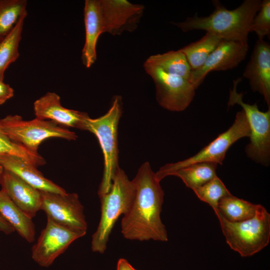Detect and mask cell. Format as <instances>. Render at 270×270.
I'll return each mask as SVG.
<instances>
[{
  "mask_svg": "<svg viewBox=\"0 0 270 270\" xmlns=\"http://www.w3.org/2000/svg\"><path fill=\"white\" fill-rule=\"evenodd\" d=\"M132 181L134 196L121 221L122 236L140 242H167V230L160 218L164 192L148 162L141 165Z\"/></svg>",
  "mask_w": 270,
  "mask_h": 270,
  "instance_id": "6da1fadb",
  "label": "cell"
},
{
  "mask_svg": "<svg viewBox=\"0 0 270 270\" xmlns=\"http://www.w3.org/2000/svg\"><path fill=\"white\" fill-rule=\"evenodd\" d=\"M261 2L245 0L237 8L228 10L219 1L213 0L215 8L209 16H199L196 14L183 22L172 23L184 32L204 30L222 40L248 42L252 22Z\"/></svg>",
  "mask_w": 270,
  "mask_h": 270,
  "instance_id": "7a4b0ae2",
  "label": "cell"
},
{
  "mask_svg": "<svg viewBox=\"0 0 270 270\" xmlns=\"http://www.w3.org/2000/svg\"><path fill=\"white\" fill-rule=\"evenodd\" d=\"M134 192L132 181L119 168L108 192L99 197L101 214L97 228L92 236L91 248L93 252H104L114 226L118 218L128 210Z\"/></svg>",
  "mask_w": 270,
  "mask_h": 270,
  "instance_id": "3957f363",
  "label": "cell"
},
{
  "mask_svg": "<svg viewBox=\"0 0 270 270\" xmlns=\"http://www.w3.org/2000/svg\"><path fill=\"white\" fill-rule=\"evenodd\" d=\"M122 112V97L116 96L106 114L96 118H89L86 121V130L96 136L104 156L103 176L98 192L99 197L108 192L120 168L118 129Z\"/></svg>",
  "mask_w": 270,
  "mask_h": 270,
  "instance_id": "277c9868",
  "label": "cell"
},
{
  "mask_svg": "<svg viewBox=\"0 0 270 270\" xmlns=\"http://www.w3.org/2000/svg\"><path fill=\"white\" fill-rule=\"evenodd\" d=\"M227 244L242 257L252 256L262 250L270 240V214L258 204L254 216L238 222L226 220L215 213Z\"/></svg>",
  "mask_w": 270,
  "mask_h": 270,
  "instance_id": "5b68a950",
  "label": "cell"
},
{
  "mask_svg": "<svg viewBox=\"0 0 270 270\" xmlns=\"http://www.w3.org/2000/svg\"><path fill=\"white\" fill-rule=\"evenodd\" d=\"M0 128L12 140L36 153L40 144L48 138H58L71 140L78 138L74 132L52 121L36 118L24 120L17 114L0 119Z\"/></svg>",
  "mask_w": 270,
  "mask_h": 270,
  "instance_id": "8992f818",
  "label": "cell"
},
{
  "mask_svg": "<svg viewBox=\"0 0 270 270\" xmlns=\"http://www.w3.org/2000/svg\"><path fill=\"white\" fill-rule=\"evenodd\" d=\"M250 128L246 116L242 110L239 111L236 114L234 123L226 132L220 134L194 156L162 166L155 173L156 178L160 182L177 170L197 162H212L222 164L230 146L242 138L250 137Z\"/></svg>",
  "mask_w": 270,
  "mask_h": 270,
  "instance_id": "52a82bcc",
  "label": "cell"
},
{
  "mask_svg": "<svg viewBox=\"0 0 270 270\" xmlns=\"http://www.w3.org/2000/svg\"><path fill=\"white\" fill-rule=\"evenodd\" d=\"M240 80V78L234 80L228 106L240 105L248 119L250 131V142L245 150L248 156L256 162L268 166L270 157V109L262 112L256 104L245 103L242 100L243 94L236 90Z\"/></svg>",
  "mask_w": 270,
  "mask_h": 270,
  "instance_id": "ba28073f",
  "label": "cell"
},
{
  "mask_svg": "<svg viewBox=\"0 0 270 270\" xmlns=\"http://www.w3.org/2000/svg\"><path fill=\"white\" fill-rule=\"evenodd\" d=\"M144 68L154 81L156 100L160 106L170 111L181 112L189 106L196 90L188 80L168 74L146 61Z\"/></svg>",
  "mask_w": 270,
  "mask_h": 270,
  "instance_id": "9c48e42d",
  "label": "cell"
},
{
  "mask_svg": "<svg viewBox=\"0 0 270 270\" xmlns=\"http://www.w3.org/2000/svg\"><path fill=\"white\" fill-rule=\"evenodd\" d=\"M86 233L62 226L47 218L45 228L32 247V258L39 266L48 267L72 242Z\"/></svg>",
  "mask_w": 270,
  "mask_h": 270,
  "instance_id": "30bf717a",
  "label": "cell"
},
{
  "mask_svg": "<svg viewBox=\"0 0 270 270\" xmlns=\"http://www.w3.org/2000/svg\"><path fill=\"white\" fill-rule=\"evenodd\" d=\"M41 209L47 218L66 228L86 232L84 206L76 193L41 192Z\"/></svg>",
  "mask_w": 270,
  "mask_h": 270,
  "instance_id": "8fae6325",
  "label": "cell"
},
{
  "mask_svg": "<svg viewBox=\"0 0 270 270\" xmlns=\"http://www.w3.org/2000/svg\"><path fill=\"white\" fill-rule=\"evenodd\" d=\"M104 32L114 36L134 31L144 6L126 0H99Z\"/></svg>",
  "mask_w": 270,
  "mask_h": 270,
  "instance_id": "7c38bea8",
  "label": "cell"
},
{
  "mask_svg": "<svg viewBox=\"0 0 270 270\" xmlns=\"http://www.w3.org/2000/svg\"><path fill=\"white\" fill-rule=\"evenodd\" d=\"M248 48V42L222 40L202 67L191 72L190 82L196 90L210 72L236 67L245 59Z\"/></svg>",
  "mask_w": 270,
  "mask_h": 270,
  "instance_id": "4fadbf2b",
  "label": "cell"
},
{
  "mask_svg": "<svg viewBox=\"0 0 270 270\" xmlns=\"http://www.w3.org/2000/svg\"><path fill=\"white\" fill-rule=\"evenodd\" d=\"M34 110L36 118L84 130H86V121L90 118L86 112L64 108L60 96L55 92H48L36 100Z\"/></svg>",
  "mask_w": 270,
  "mask_h": 270,
  "instance_id": "5bb4252c",
  "label": "cell"
},
{
  "mask_svg": "<svg viewBox=\"0 0 270 270\" xmlns=\"http://www.w3.org/2000/svg\"><path fill=\"white\" fill-rule=\"evenodd\" d=\"M243 76L248 80L253 92L263 96L270 109V45L268 42L258 40Z\"/></svg>",
  "mask_w": 270,
  "mask_h": 270,
  "instance_id": "9a60e30c",
  "label": "cell"
},
{
  "mask_svg": "<svg viewBox=\"0 0 270 270\" xmlns=\"http://www.w3.org/2000/svg\"><path fill=\"white\" fill-rule=\"evenodd\" d=\"M0 184L13 202L31 218L40 210L41 191L15 174L4 169L0 177Z\"/></svg>",
  "mask_w": 270,
  "mask_h": 270,
  "instance_id": "2e32d148",
  "label": "cell"
},
{
  "mask_svg": "<svg viewBox=\"0 0 270 270\" xmlns=\"http://www.w3.org/2000/svg\"><path fill=\"white\" fill-rule=\"evenodd\" d=\"M84 21L86 38L82 59L84 65L89 68L96 60L97 42L100 36L104 32L99 0L85 1Z\"/></svg>",
  "mask_w": 270,
  "mask_h": 270,
  "instance_id": "e0dca14e",
  "label": "cell"
},
{
  "mask_svg": "<svg viewBox=\"0 0 270 270\" xmlns=\"http://www.w3.org/2000/svg\"><path fill=\"white\" fill-rule=\"evenodd\" d=\"M0 164L8 170L41 192L65 194L62 187L45 178L36 166L24 160L12 156L0 155Z\"/></svg>",
  "mask_w": 270,
  "mask_h": 270,
  "instance_id": "ac0fdd59",
  "label": "cell"
},
{
  "mask_svg": "<svg viewBox=\"0 0 270 270\" xmlns=\"http://www.w3.org/2000/svg\"><path fill=\"white\" fill-rule=\"evenodd\" d=\"M0 214L19 235L28 242L35 238V226L32 218L24 213L8 196L0 190Z\"/></svg>",
  "mask_w": 270,
  "mask_h": 270,
  "instance_id": "d6986e66",
  "label": "cell"
},
{
  "mask_svg": "<svg viewBox=\"0 0 270 270\" xmlns=\"http://www.w3.org/2000/svg\"><path fill=\"white\" fill-rule=\"evenodd\" d=\"M222 40L209 32L180 50L184 54L192 71L200 68Z\"/></svg>",
  "mask_w": 270,
  "mask_h": 270,
  "instance_id": "ffe728a7",
  "label": "cell"
},
{
  "mask_svg": "<svg viewBox=\"0 0 270 270\" xmlns=\"http://www.w3.org/2000/svg\"><path fill=\"white\" fill-rule=\"evenodd\" d=\"M217 166L212 162H197L179 169L171 176L178 177L188 188L194 190L216 176Z\"/></svg>",
  "mask_w": 270,
  "mask_h": 270,
  "instance_id": "44dd1931",
  "label": "cell"
},
{
  "mask_svg": "<svg viewBox=\"0 0 270 270\" xmlns=\"http://www.w3.org/2000/svg\"><path fill=\"white\" fill-rule=\"evenodd\" d=\"M146 61L168 74L190 80L192 70L184 54L180 50L150 56Z\"/></svg>",
  "mask_w": 270,
  "mask_h": 270,
  "instance_id": "7402d4cb",
  "label": "cell"
},
{
  "mask_svg": "<svg viewBox=\"0 0 270 270\" xmlns=\"http://www.w3.org/2000/svg\"><path fill=\"white\" fill-rule=\"evenodd\" d=\"M27 12L20 18L12 30L0 41V80H3L4 72L8 66L18 58L19 44L24 20L26 17Z\"/></svg>",
  "mask_w": 270,
  "mask_h": 270,
  "instance_id": "603a6c76",
  "label": "cell"
},
{
  "mask_svg": "<svg viewBox=\"0 0 270 270\" xmlns=\"http://www.w3.org/2000/svg\"><path fill=\"white\" fill-rule=\"evenodd\" d=\"M258 206L231 194L220 201L214 212L220 213L228 221L238 222L253 217Z\"/></svg>",
  "mask_w": 270,
  "mask_h": 270,
  "instance_id": "cb8c5ba5",
  "label": "cell"
},
{
  "mask_svg": "<svg viewBox=\"0 0 270 270\" xmlns=\"http://www.w3.org/2000/svg\"><path fill=\"white\" fill-rule=\"evenodd\" d=\"M26 0H0V41L14 28L26 12Z\"/></svg>",
  "mask_w": 270,
  "mask_h": 270,
  "instance_id": "d4e9b609",
  "label": "cell"
},
{
  "mask_svg": "<svg viewBox=\"0 0 270 270\" xmlns=\"http://www.w3.org/2000/svg\"><path fill=\"white\" fill-rule=\"evenodd\" d=\"M193 191L200 200L208 204L214 212L218 210L220 201L222 198L231 194L217 176Z\"/></svg>",
  "mask_w": 270,
  "mask_h": 270,
  "instance_id": "484cf974",
  "label": "cell"
},
{
  "mask_svg": "<svg viewBox=\"0 0 270 270\" xmlns=\"http://www.w3.org/2000/svg\"><path fill=\"white\" fill-rule=\"evenodd\" d=\"M0 155L12 156L20 158L36 167L46 163L45 160L38 152H31L22 146L12 140L0 128Z\"/></svg>",
  "mask_w": 270,
  "mask_h": 270,
  "instance_id": "4316f807",
  "label": "cell"
},
{
  "mask_svg": "<svg viewBox=\"0 0 270 270\" xmlns=\"http://www.w3.org/2000/svg\"><path fill=\"white\" fill-rule=\"evenodd\" d=\"M250 32H254L258 40H263L270 35V0L261 2L260 8L255 15L250 28Z\"/></svg>",
  "mask_w": 270,
  "mask_h": 270,
  "instance_id": "83f0119b",
  "label": "cell"
},
{
  "mask_svg": "<svg viewBox=\"0 0 270 270\" xmlns=\"http://www.w3.org/2000/svg\"><path fill=\"white\" fill-rule=\"evenodd\" d=\"M14 90L8 84L0 80V105L14 96Z\"/></svg>",
  "mask_w": 270,
  "mask_h": 270,
  "instance_id": "f1b7e54d",
  "label": "cell"
},
{
  "mask_svg": "<svg viewBox=\"0 0 270 270\" xmlns=\"http://www.w3.org/2000/svg\"><path fill=\"white\" fill-rule=\"evenodd\" d=\"M0 231L6 234L15 232L14 228L0 214Z\"/></svg>",
  "mask_w": 270,
  "mask_h": 270,
  "instance_id": "f546056e",
  "label": "cell"
},
{
  "mask_svg": "<svg viewBox=\"0 0 270 270\" xmlns=\"http://www.w3.org/2000/svg\"><path fill=\"white\" fill-rule=\"evenodd\" d=\"M116 270H136L128 262L123 258H120L117 263Z\"/></svg>",
  "mask_w": 270,
  "mask_h": 270,
  "instance_id": "4dcf8cb0",
  "label": "cell"
},
{
  "mask_svg": "<svg viewBox=\"0 0 270 270\" xmlns=\"http://www.w3.org/2000/svg\"><path fill=\"white\" fill-rule=\"evenodd\" d=\"M4 168L2 166V164H0V177L1 175L2 174V172H4Z\"/></svg>",
  "mask_w": 270,
  "mask_h": 270,
  "instance_id": "1f68e13d",
  "label": "cell"
}]
</instances>
